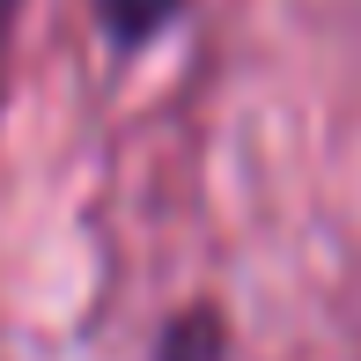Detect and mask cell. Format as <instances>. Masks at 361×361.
Returning a JSON list of instances; mask_svg holds the SVG:
<instances>
[{"label":"cell","mask_w":361,"mask_h":361,"mask_svg":"<svg viewBox=\"0 0 361 361\" xmlns=\"http://www.w3.org/2000/svg\"><path fill=\"white\" fill-rule=\"evenodd\" d=\"M96 8H104V30H111L118 44H147L177 8H185V0H96Z\"/></svg>","instance_id":"cell-1"},{"label":"cell","mask_w":361,"mask_h":361,"mask_svg":"<svg viewBox=\"0 0 361 361\" xmlns=\"http://www.w3.org/2000/svg\"><path fill=\"white\" fill-rule=\"evenodd\" d=\"M162 361H221V324H214V310L177 317L170 339H162Z\"/></svg>","instance_id":"cell-2"},{"label":"cell","mask_w":361,"mask_h":361,"mask_svg":"<svg viewBox=\"0 0 361 361\" xmlns=\"http://www.w3.org/2000/svg\"><path fill=\"white\" fill-rule=\"evenodd\" d=\"M8 23H15V0H0V59H8Z\"/></svg>","instance_id":"cell-3"}]
</instances>
